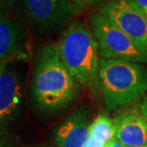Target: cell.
I'll list each match as a JSON object with an SVG mask.
<instances>
[{
  "mask_svg": "<svg viewBox=\"0 0 147 147\" xmlns=\"http://www.w3.org/2000/svg\"><path fill=\"white\" fill-rule=\"evenodd\" d=\"M99 84L107 110L129 105L147 94V67L129 61L101 58Z\"/></svg>",
  "mask_w": 147,
  "mask_h": 147,
  "instance_id": "cell-3",
  "label": "cell"
},
{
  "mask_svg": "<svg viewBox=\"0 0 147 147\" xmlns=\"http://www.w3.org/2000/svg\"><path fill=\"white\" fill-rule=\"evenodd\" d=\"M30 90L37 109L47 115L65 110L77 99L80 84L62 62L57 44L46 43L40 49Z\"/></svg>",
  "mask_w": 147,
  "mask_h": 147,
  "instance_id": "cell-1",
  "label": "cell"
},
{
  "mask_svg": "<svg viewBox=\"0 0 147 147\" xmlns=\"http://www.w3.org/2000/svg\"><path fill=\"white\" fill-rule=\"evenodd\" d=\"M24 86L19 73L6 67L0 76V124L16 121L24 110Z\"/></svg>",
  "mask_w": 147,
  "mask_h": 147,
  "instance_id": "cell-7",
  "label": "cell"
},
{
  "mask_svg": "<svg viewBox=\"0 0 147 147\" xmlns=\"http://www.w3.org/2000/svg\"><path fill=\"white\" fill-rule=\"evenodd\" d=\"M7 61H0V76H1V74L4 72V70L7 67Z\"/></svg>",
  "mask_w": 147,
  "mask_h": 147,
  "instance_id": "cell-17",
  "label": "cell"
},
{
  "mask_svg": "<svg viewBox=\"0 0 147 147\" xmlns=\"http://www.w3.org/2000/svg\"><path fill=\"white\" fill-rule=\"evenodd\" d=\"M115 138L123 146H147V121L142 115L127 114L115 121Z\"/></svg>",
  "mask_w": 147,
  "mask_h": 147,
  "instance_id": "cell-9",
  "label": "cell"
},
{
  "mask_svg": "<svg viewBox=\"0 0 147 147\" xmlns=\"http://www.w3.org/2000/svg\"><path fill=\"white\" fill-rule=\"evenodd\" d=\"M89 137L108 143L115 138V121L105 115H99L90 123Z\"/></svg>",
  "mask_w": 147,
  "mask_h": 147,
  "instance_id": "cell-11",
  "label": "cell"
},
{
  "mask_svg": "<svg viewBox=\"0 0 147 147\" xmlns=\"http://www.w3.org/2000/svg\"><path fill=\"white\" fill-rule=\"evenodd\" d=\"M132 1L143 11H145L147 9V0H132Z\"/></svg>",
  "mask_w": 147,
  "mask_h": 147,
  "instance_id": "cell-16",
  "label": "cell"
},
{
  "mask_svg": "<svg viewBox=\"0 0 147 147\" xmlns=\"http://www.w3.org/2000/svg\"><path fill=\"white\" fill-rule=\"evenodd\" d=\"M21 4L39 33H49L78 11L73 0H21Z\"/></svg>",
  "mask_w": 147,
  "mask_h": 147,
  "instance_id": "cell-6",
  "label": "cell"
},
{
  "mask_svg": "<svg viewBox=\"0 0 147 147\" xmlns=\"http://www.w3.org/2000/svg\"><path fill=\"white\" fill-rule=\"evenodd\" d=\"M105 147H124L119 140L114 138L113 140H111L108 143H106V145Z\"/></svg>",
  "mask_w": 147,
  "mask_h": 147,
  "instance_id": "cell-15",
  "label": "cell"
},
{
  "mask_svg": "<svg viewBox=\"0 0 147 147\" xmlns=\"http://www.w3.org/2000/svg\"><path fill=\"white\" fill-rule=\"evenodd\" d=\"M140 114L142 116L147 114V94L143 96L142 104L140 105Z\"/></svg>",
  "mask_w": 147,
  "mask_h": 147,
  "instance_id": "cell-14",
  "label": "cell"
},
{
  "mask_svg": "<svg viewBox=\"0 0 147 147\" xmlns=\"http://www.w3.org/2000/svg\"><path fill=\"white\" fill-rule=\"evenodd\" d=\"M98 0H73L75 6H76L77 11L83 10V9L89 7L90 5L94 4Z\"/></svg>",
  "mask_w": 147,
  "mask_h": 147,
  "instance_id": "cell-13",
  "label": "cell"
},
{
  "mask_svg": "<svg viewBox=\"0 0 147 147\" xmlns=\"http://www.w3.org/2000/svg\"><path fill=\"white\" fill-rule=\"evenodd\" d=\"M124 147H126V146H124ZM144 147H147V146H144Z\"/></svg>",
  "mask_w": 147,
  "mask_h": 147,
  "instance_id": "cell-21",
  "label": "cell"
},
{
  "mask_svg": "<svg viewBox=\"0 0 147 147\" xmlns=\"http://www.w3.org/2000/svg\"><path fill=\"white\" fill-rule=\"evenodd\" d=\"M0 147H6L4 142H3V140H2L1 139H0Z\"/></svg>",
  "mask_w": 147,
  "mask_h": 147,
  "instance_id": "cell-18",
  "label": "cell"
},
{
  "mask_svg": "<svg viewBox=\"0 0 147 147\" xmlns=\"http://www.w3.org/2000/svg\"><path fill=\"white\" fill-rule=\"evenodd\" d=\"M144 12H145V14H146V17H147V9L144 11Z\"/></svg>",
  "mask_w": 147,
  "mask_h": 147,
  "instance_id": "cell-20",
  "label": "cell"
},
{
  "mask_svg": "<svg viewBox=\"0 0 147 147\" xmlns=\"http://www.w3.org/2000/svg\"><path fill=\"white\" fill-rule=\"evenodd\" d=\"M13 9V0H0V18H6Z\"/></svg>",
  "mask_w": 147,
  "mask_h": 147,
  "instance_id": "cell-12",
  "label": "cell"
},
{
  "mask_svg": "<svg viewBox=\"0 0 147 147\" xmlns=\"http://www.w3.org/2000/svg\"><path fill=\"white\" fill-rule=\"evenodd\" d=\"M59 55L65 67L82 86L92 88L99 84V47L89 27L72 22L57 43Z\"/></svg>",
  "mask_w": 147,
  "mask_h": 147,
  "instance_id": "cell-2",
  "label": "cell"
},
{
  "mask_svg": "<svg viewBox=\"0 0 147 147\" xmlns=\"http://www.w3.org/2000/svg\"><path fill=\"white\" fill-rule=\"evenodd\" d=\"M101 11L147 53V17L132 0H112Z\"/></svg>",
  "mask_w": 147,
  "mask_h": 147,
  "instance_id": "cell-5",
  "label": "cell"
},
{
  "mask_svg": "<svg viewBox=\"0 0 147 147\" xmlns=\"http://www.w3.org/2000/svg\"><path fill=\"white\" fill-rule=\"evenodd\" d=\"M143 117H144L145 119H146V121H147V114H145V115H143Z\"/></svg>",
  "mask_w": 147,
  "mask_h": 147,
  "instance_id": "cell-19",
  "label": "cell"
},
{
  "mask_svg": "<svg viewBox=\"0 0 147 147\" xmlns=\"http://www.w3.org/2000/svg\"><path fill=\"white\" fill-rule=\"evenodd\" d=\"M89 28L98 43L101 58L147 64V53L101 11L90 17Z\"/></svg>",
  "mask_w": 147,
  "mask_h": 147,
  "instance_id": "cell-4",
  "label": "cell"
},
{
  "mask_svg": "<svg viewBox=\"0 0 147 147\" xmlns=\"http://www.w3.org/2000/svg\"><path fill=\"white\" fill-rule=\"evenodd\" d=\"M22 33L19 26L10 18H0V61H7L21 49Z\"/></svg>",
  "mask_w": 147,
  "mask_h": 147,
  "instance_id": "cell-10",
  "label": "cell"
},
{
  "mask_svg": "<svg viewBox=\"0 0 147 147\" xmlns=\"http://www.w3.org/2000/svg\"><path fill=\"white\" fill-rule=\"evenodd\" d=\"M90 123L86 107L76 108L53 131L56 147H84L89 137Z\"/></svg>",
  "mask_w": 147,
  "mask_h": 147,
  "instance_id": "cell-8",
  "label": "cell"
}]
</instances>
